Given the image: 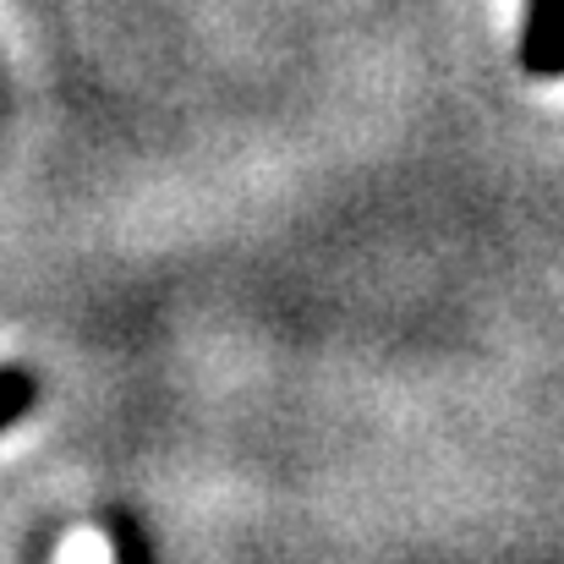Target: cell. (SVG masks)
Returning <instances> with one entry per match:
<instances>
[{"label":"cell","instance_id":"cell-1","mask_svg":"<svg viewBox=\"0 0 564 564\" xmlns=\"http://www.w3.org/2000/svg\"><path fill=\"white\" fill-rule=\"evenodd\" d=\"M28 405V378L22 373H0V422H11Z\"/></svg>","mask_w":564,"mask_h":564},{"label":"cell","instance_id":"cell-2","mask_svg":"<svg viewBox=\"0 0 564 564\" xmlns=\"http://www.w3.org/2000/svg\"><path fill=\"white\" fill-rule=\"evenodd\" d=\"M61 554H94V560H105L110 543H99V538H72V543H61Z\"/></svg>","mask_w":564,"mask_h":564}]
</instances>
